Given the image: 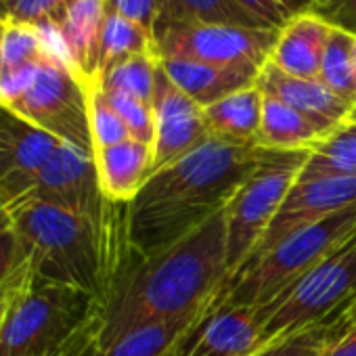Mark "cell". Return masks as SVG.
<instances>
[{
	"label": "cell",
	"instance_id": "obj_1",
	"mask_svg": "<svg viewBox=\"0 0 356 356\" xmlns=\"http://www.w3.org/2000/svg\"><path fill=\"white\" fill-rule=\"evenodd\" d=\"M229 279L225 210L153 254H130L99 308L97 348L151 323L206 312Z\"/></svg>",
	"mask_w": 356,
	"mask_h": 356
},
{
	"label": "cell",
	"instance_id": "obj_2",
	"mask_svg": "<svg viewBox=\"0 0 356 356\" xmlns=\"http://www.w3.org/2000/svg\"><path fill=\"white\" fill-rule=\"evenodd\" d=\"M264 149L210 138L189 155L153 172L128 204V243L138 256L183 239L222 212L258 168Z\"/></svg>",
	"mask_w": 356,
	"mask_h": 356
},
{
	"label": "cell",
	"instance_id": "obj_3",
	"mask_svg": "<svg viewBox=\"0 0 356 356\" xmlns=\"http://www.w3.org/2000/svg\"><path fill=\"white\" fill-rule=\"evenodd\" d=\"M28 277L36 283L72 287L103 302L115 273L132 254L126 218L113 225L24 197L11 206Z\"/></svg>",
	"mask_w": 356,
	"mask_h": 356
},
{
	"label": "cell",
	"instance_id": "obj_4",
	"mask_svg": "<svg viewBox=\"0 0 356 356\" xmlns=\"http://www.w3.org/2000/svg\"><path fill=\"white\" fill-rule=\"evenodd\" d=\"M99 308L90 293L36 283L26 270L0 323V356H67L97 341Z\"/></svg>",
	"mask_w": 356,
	"mask_h": 356
},
{
	"label": "cell",
	"instance_id": "obj_5",
	"mask_svg": "<svg viewBox=\"0 0 356 356\" xmlns=\"http://www.w3.org/2000/svg\"><path fill=\"white\" fill-rule=\"evenodd\" d=\"M354 233L356 206L289 235L268 254L227 279L206 310L220 306H270Z\"/></svg>",
	"mask_w": 356,
	"mask_h": 356
},
{
	"label": "cell",
	"instance_id": "obj_6",
	"mask_svg": "<svg viewBox=\"0 0 356 356\" xmlns=\"http://www.w3.org/2000/svg\"><path fill=\"white\" fill-rule=\"evenodd\" d=\"M86 84L59 53L0 76V103L55 138L95 155Z\"/></svg>",
	"mask_w": 356,
	"mask_h": 356
},
{
	"label": "cell",
	"instance_id": "obj_7",
	"mask_svg": "<svg viewBox=\"0 0 356 356\" xmlns=\"http://www.w3.org/2000/svg\"><path fill=\"white\" fill-rule=\"evenodd\" d=\"M356 300V233L302 277L262 314V346L312 325L329 323Z\"/></svg>",
	"mask_w": 356,
	"mask_h": 356
},
{
	"label": "cell",
	"instance_id": "obj_8",
	"mask_svg": "<svg viewBox=\"0 0 356 356\" xmlns=\"http://www.w3.org/2000/svg\"><path fill=\"white\" fill-rule=\"evenodd\" d=\"M308 155L310 151L264 149L258 168L227 204L225 218L229 277H233L245 264L250 254L264 237Z\"/></svg>",
	"mask_w": 356,
	"mask_h": 356
},
{
	"label": "cell",
	"instance_id": "obj_9",
	"mask_svg": "<svg viewBox=\"0 0 356 356\" xmlns=\"http://www.w3.org/2000/svg\"><path fill=\"white\" fill-rule=\"evenodd\" d=\"M277 38L279 30L216 24H178L153 34L157 59H189L256 70H262L268 63Z\"/></svg>",
	"mask_w": 356,
	"mask_h": 356
},
{
	"label": "cell",
	"instance_id": "obj_10",
	"mask_svg": "<svg viewBox=\"0 0 356 356\" xmlns=\"http://www.w3.org/2000/svg\"><path fill=\"white\" fill-rule=\"evenodd\" d=\"M28 197L82 214L103 227L118 222L128 212V204H115L105 197L95 155L63 140L40 170Z\"/></svg>",
	"mask_w": 356,
	"mask_h": 356
},
{
	"label": "cell",
	"instance_id": "obj_11",
	"mask_svg": "<svg viewBox=\"0 0 356 356\" xmlns=\"http://www.w3.org/2000/svg\"><path fill=\"white\" fill-rule=\"evenodd\" d=\"M352 206H356V178H316V181L306 183L296 181L287 197L283 200L279 212L270 220L264 237L239 270L268 254L277 243H281L289 235L306 227H312Z\"/></svg>",
	"mask_w": 356,
	"mask_h": 356
},
{
	"label": "cell",
	"instance_id": "obj_12",
	"mask_svg": "<svg viewBox=\"0 0 356 356\" xmlns=\"http://www.w3.org/2000/svg\"><path fill=\"white\" fill-rule=\"evenodd\" d=\"M59 143L0 103V202L11 208L28 197Z\"/></svg>",
	"mask_w": 356,
	"mask_h": 356
},
{
	"label": "cell",
	"instance_id": "obj_13",
	"mask_svg": "<svg viewBox=\"0 0 356 356\" xmlns=\"http://www.w3.org/2000/svg\"><path fill=\"white\" fill-rule=\"evenodd\" d=\"M153 115L155 140L151 174L189 155L210 140V132L204 120V107L178 88L168 78L161 65H157L155 74Z\"/></svg>",
	"mask_w": 356,
	"mask_h": 356
},
{
	"label": "cell",
	"instance_id": "obj_14",
	"mask_svg": "<svg viewBox=\"0 0 356 356\" xmlns=\"http://www.w3.org/2000/svg\"><path fill=\"white\" fill-rule=\"evenodd\" d=\"M262 325L260 308L206 310L172 356H252L262 348Z\"/></svg>",
	"mask_w": 356,
	"mask_h": 356
},
{
	"label": "cell",
	"instance_id": "obj_15",
	"mask_svg": "<svg viewBox=\"0 0 356 356\" xmlns=\"http://www.w3.org/2000/svg\"><path fill=\"white\" fill-rule=\"evenodd\" d=\"M256 88L264 97L279 99L285 105L302 111L304 115L331 126H341L352 111V105L333 95L321 80L289 76L275 67L270 61L260 70Z\"/></svg>",
	"mask_w": 356,
	"mask_h": 356
},
{
	"label": "cell",
	"instance_id": "obj_16",
	"mask_svg": "<svg viewBox=\"0 0 356 356\" xmlns=\"http://www.w3.org/2000/svg\"><path fill=\"white\" fill-rule=\"evenodd\" d=\"M168 78L197 105L210 107L220 99L256 86L260 70L239 65H216L189 59H159Z\"/></svg>",
	"mask_w": 356,
	"mask_h": 356
},
{
	"label": "cell",
	"instance_id": "obj_17",
	"mask_svg": "<svg viewBox=\"0 0 356 356\" xmlns=\"http://www.w3.org/2000/svg\"><path fill=\"white\" fill-rule=\"evenodd\" d=\"M107 13V0H74L57 30L67 65L86 82L99 78V38Z\"/></svg>",
	"mask_w": 356,
	"mask_h": 356
},
{
	"label": "cell",
	"instance_id": "obj_18",
	"mask_svg": "<svg viewBox=\"0 0 356 356\" xmlns=\"http://www.w3.org/2000/svg\"><path fill=\"white\" fill-rule=\"evenodd\" d=\"M99 183L107 200L130 204L151 176L153 147L128 138L95 151Z\"/></svg>",
	"mask_w": 356,
	"mask_h": 356
},
{
	"label": "cell",
	"instance_id": "obj_19",
	"mask_svg": "<svg viewBox=\"0 0 356 356\" xmlns=\"http://www.w3.org/2000/svg\"><path fill=\"white\" fill-rule=\"evenodd\" d=\"M329 32L331 28L325 22L312 13H304L279 30L268 61L289 76L318 80Z\"/></svg>",
	"mask_w": 356,
	"mask_h": 356
},
{
	"label": "cell",
	"instance_id": "obj_20",
	"mask_svg": "<svg viewBox=\"0 0 356 356\" xmlns=\"http://www.w3.org/2000/svg\"><path fill=\"white\" fill-rule=\"evenodd\" d=\"M335 128L337 126L304 115L279 99L264 97L256 145L277 151H310Z\"/></svg>",
	"mask_w": 356,
	"mask_h": 356
},
{
	"label": "cell",
	"instance_id": "obj_21",
	"mask_svg": "<svg viewBox=\"0 0 356 356\" xmlns=\"http://www.w3.org/2000/svg\"><path fill=\"white\" fill-rule=\"evenodd\" d=\"M262 92L256 86H250L204 107L210 138L229 145H256L262 120Z\"/></svg>",
	"mask_w": 356,
	"mask_h": 356
},
{
	"label": "cell",
	"instance_id": "obj_22",
	"mask_svg": "<svg viewBox=\"0 0 356 356\" xmlns=\"http://www.w3.org/2000/svg\"><path fill=\"white\" fill-rule=\"evenodd\" d=\"M193 26V24H216V26H239L254 30H273L258 17L239 7L235 0H157V13L153 22V34L168 26Z\"/></svg>",
	"mask_w": 356,
	"mask_h": 356
},
{
	"label": "cell",
	"instance_id": "obj_23",
	"mask_svg": "<svg viewBox=\"0 0 356 356\" xmlns=\"http://www.w3.org/2000/svg\"><path fill=\"white\" fill-rule=\"evenodd\" d=\"M204 312L187 314L165 323L143 325L105 348H97L90 356H172L176 346L185 339Z\"/></svg>",
	"mask_w": 356,
	"mask_h": 356
},
{
	"label": "cell",
	"instance_id": "obj_24",
	"mask_svg": "<svg viewBox=\"0 0 356 356\" xmlns=\"http://www.w3.org/2000/svg\"><path fill=\"white\" fill-rule=\"evenodd\" d=\"M316 178H356V124L343 122L327 138L310 149L296 181Z\"/></svg>",
	"mask_w": 356,
	"mask_h": 356
},
{
	"label": "cell",
	"instance_id": "obj_25",
	"mask_svg": "<svg viewBox=\"0 0 356 356\" xmlns=\"http://www.w3.org/2000/svg\"><path fill=\"white\" fill-rule=\"evenodd\" d=\"M155 55V40L153 34L143 28L140 24L111 11L107 7L101 38H99V78L107 74L111 67L120 65L122 61L134 55ZM157 57V55H155Z\"/></svg>",
	"mask_w": 356,
	"mask_h": 356
},
{
	"label": "cell",
	"instance_id": "obj_26",
	"mask_svg": "<svg viewBox=\"0 0 356 356\" xmlns=\"http://www.w3.org/2000/svg\"><path fill=\"white\" fill-rule=\"evenodd\" d=\"M352 44L354 36L331 28L327 47L323 53V63L318 72V80L339 99L356 105V78H354V61H352Z\"/></svg>",
	"mask_w": 356,
	"mask_h": 356
},
{
	"label": "cell",
	"instance_id": "obj_27",
	"mask_svg": "<svg viewBox=\"0 0 356 356\" xmlns=\"http://www.w3.org/2000/svg\"><path fill=\"white\" fill-rule=\"evenodd\" d=\"M157 65H159V59L151 53L134 55V57L122 61L120 65L111 67L107 74H103L97 84L107 92L130 95L134 99H140V101L153 105Z\"/></svg>",
	"mask_w": 356,
	"mask_h": 356
},
{
	"label": "cell",
	"instance_id": "obj_28",
	"mask_svg": "<svg viewBox=\"0 0 356 356\" xmlns=\"http://www.w3.org/2000/svg\"><path fill=\"white\" fill-rule=\"evenodd\" d=\"M74 0H0V19L40 30H59Z\"/></svg>",
	"mask_w": 356,
	"mask_h": 356
},
{
	"label": "cell",
	"instance_id": "obj_29",
	"mask_svg": "<svg viewBox=\"0 0 356 356\" xmlns=\"http://www.w3.org/2000/svg\"><path fill=\"white\" fill-rule=\"evenodd\" d=\"M335 329L331 323L312 325L298 333L270 339L252 356H323L327 346L333 341Z\"/></svg>",
	"mask_w": 356,
	"mask_h": 356
},
{
	"label": "cell",
	"instance_id": "obj_30",
	"mask_svg": "<svg viewBox=\"0 0 356 356\" xmlns=\"http://www.w3.org/2000/svg\"><path fill=\"white\" fill-rule=\"evenodd\" d=\"M88 103H90V130L95 140V151L124 143L130 138V132L124 124V120L118 115V111L107 101L101 86L95 82L88 88Z\"/></svg>",
	"mask_w": 356,
	"mask_h": 356
},
{
	"label": "cell",
	"instance_id": "obj_31",
	"mask_svg": "<svg viewBox=\"0 0 356 356\" xmlns=\"http://www.w3.org/2000/svg\"><path fill=\"white\" fill-rule=\"evenodd\" d=\"M103 90V88H101ZM107 101L111 103V107L118 111V115L124 120L130 138L145 143L149 147H153L155 140V115H153V105L145 103L140 99H134L130 95H122V92H107L103 90Z\"/></svg>",
	"mask_w": 356,
	"mask_h": 356
},
{
	"label": "cell",
	"instance_id": "obj_32",
	"mask_svg": "<svg viewBox=\"0 0 356 356\" xmlns=\"http://www.w3.org/2000/svg\"><path fill=\"white\" fill-rule=\"evenodd\" d=\"M235 3L268 28L281 30L291 19L308 13L314 0H235Z\"/></svg>",
	"mask_w": 356,
	"mask_h": 356
},
{
	"label": "cell",
	"instance_id": "obj_33",
	"mask_svg": "<svg viewBox=\"0 0 356 356\" xmlns=\"http://www.w3.org/2000/svg\"><path fill=\"white\" fill-rule=\"evenodd\" d=\"M308 13L356 38V0H314Z\"/></svg>",
	"mask_w": 356,
	"mask_h": 356
},
{
	"label": "cell",
	"instance_id": "obj_34",
	"mask_svg": "<svg viewBox=\"0 0 356 356\" xmlns=\"http://www.w3.org/2000/svg\"><path fill=\"white\" fill-rule=\"evenodd\" d=\"M26 270V256L15 229L0 231V287Z\"/></svg>",
	"mask_w": 356,
	"mask_h": 356
},
{
	"label": "cell",
	"instance_id": "obj_35",
	"mask_svg": "<svg viewBox=\"0 0 356 356\" xmlns=\"http://www.w3.org/2000/svg\"><path fill=\"white\" fill-rule=\"evenodd\" d=\"M107 7L143 28H147L153 34V22L157 13V0H107Z\"/></svg>",
	"mask_w": 356,
	"mask_h": 356
},
{
	"label": "cell",
	"instance_id": "obj_36",
	"mask_svg": "<svg viewBox=\"0 0 356 356\" xmlns=\"http://www.w3.org/2000/svg\"><path fill=\"white\" fill-rule=\"evenodd\" d=\"M323 356H356V325L333 337Z\"/></svg>",
	"mask_w": 356,
	"mask_h": 356
},
{
	"label": "cell",
	"instance_id": "obj_37",
	"mask_svg": "<svg viewBox=\"0 0 356 356\" xmlns=\"http://www.w3.org/2000/svg\"><path fill=\"white\" fill-rule=\"evenodd\" d=\"M329 323H331L333 329H335V337H337L339 333L348 331L350 327H354V325H356V300H354L350 306H346L339 314H335Z\"/></svg>",
	"mask_w": 356,
	"mask_h": 356
},
{
	"label": "cell",
	"instance_id": "obj_38",
	"mask_svg": "<svg viewBox=\"0 0 356 356\" xmlns=\"http://www.w3.org/2000/svg\"><path fill=\"white\" fill-rule=\"evenodd\" d=\"M24 277H26V270H24L22 275H17L13 281H9L7 285L0 287V323H3V316H5V310H7V304H9L11 293L15 291V287L22 283V279H24Z\"/></svg>",
	"mask_w": 356,
	"mask_h": 356
},
{
	"label": "cell",
	"instance_id": "obj_39",
	"mask_svg": "<svg viewBox=\"0 0 356 356\" xmlns=\"http://www.w3.org/2000/svg\"><path fill=\"white\" fill-rule=\"evenodd\" d=\"M13 227V216H11V208L0 202V231H7Z\"/></svg>",
	"mask_w": 356,
	"mask_h": 356
},
{
	"label": "cell",
	"instance_id": "obj_40",
	"mask_svg": "<svg viewBox=\"0 0 356 356\" xmlns=\"http://www.w3.org/2000/svg\"><path fill=\"white\" fill-rule=\"evenodd\" d=\"M95 346H97V341H90V343H86V346H82V348L74 350V352H72V354H67V356H90V352L95 350Z\"/></svg>",
	"mask_w": 356,
	"mask_h": 356
},
{
	"label": "cell",
	"instance_id": "obj_41",
	"mask_svg": "<svg viewBox=\"0 0 356 356\" xmlns=\"http://www.w3.org/2000/svg\"><path fill=\"white\" fill-rule=\"evenodd\" d=\"M5 32H7V24L0 19V74H3V42H5Z\"/></svg>",
	"mask_w": 356,
	"mask_h": 356
},
{
	"label": "cell",
	"instance_id": "obj_42",
	"mask_svg": "<svg viewBox=\"0 0 356 356\" xmlns=\"http://www.w3.org/2000/svg\"><path fill=\"white\" fill-rule=\"evenodd\" d=\"M352 61H354V78H356V38H354V44H352Z\"/></svg>",
	"mask_w": 356,
	"mask_h": 356
},
{
	"label": "cell",
	"instance_id": "obj_43",
	"mask_svg": "<svg viewBox=\"0 0 356 356\" xmlns=\"http://www.w3.org/2000/svg\"><path fill=\"white\" fill-rule=\"evenodd\" d=\"M346 122H354L356 124V105L352 107V111H350V115H348V120Z\"/></svg>",
	"mask_w": 356,
	"mask_h": 356
},
{
	"label": "cell",
	"instance_id": "obj_44",
	"mask_svg": "<svg viewBox=\"0 0 356 356\" xmlns=\"http://www.w3.org/2000/svg\"><path fill=\"white\" fill-rule=\"evenodd\" d=\"M172 354H174V352H172Z\"/></svg>",
	"mask_w": 356,
	"mask_h": 356
}]
</instances>
